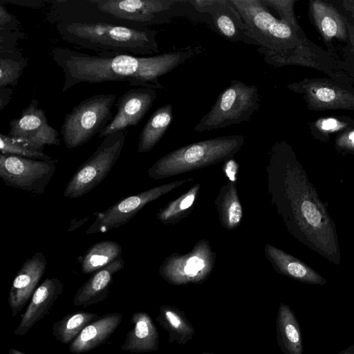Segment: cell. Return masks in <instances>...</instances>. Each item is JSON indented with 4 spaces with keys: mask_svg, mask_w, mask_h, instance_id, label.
Instances as JSON below:
<instances>
[{
    "mask_svg": "<svg viewBox=\"0 0 354 354\" xmlns=\"http://www.w3.org/2000/svg\"><path fill=\"white\" fill-rule=\"evenodd\" d=\"M214 204L221 225L227 230L238 227L243 218V208L240 202L236 180L228 179L223 185Z\"/></svg>",
    "mask_w": 354,
    "mask_h": 354,
    "instance_id": "cell-24",
    "label": "cell"
},
{
    "mask_svg": "<svg viewBox=\"0 0 354 354\" xmlns=\"http://www.w3.org/2000/svg\"><path fill=\"white\" fill-rule=\"evenodd\" d=\"M197 12L212 17L214 30L233 42L259 46L231 0H189Z\"/></svg>",
    "mask_w": 354,
    "mask_h": 354,
    "instance_id": "cell-14",
    "label": "cell"
},
{
    "mask_svg": "<svg viewBox=\"0 0 354 354\" xmlns=\"http://www.w3.org/2000/svg\"><path fill=\"white\" fill-rule=\"evenodd\" d=\"M122 319L119 313H107L88 324L69 344V351L82 353L103 344L115 332Z\"/></svg>",
    "mask_w": 354,
    "mask_h": 354,
    "instance_id": "cell-21",
    "label": "cell"
},
{
    "mask_svg": "<svg viewBox=\"0 0 354 354\" xmlns=\"http://www.w3.org/2000/svg\"><path fill=\"white\" fill-rule=\"evenodd\" d=\"M354 122V119L348 116L328 117L319 118L309 124L313 137L327 142L330 135L338 134Z\"/></svg>",
    "mask_w": 354,
    "mask_h": 354,
    "instance_id": "cell-31",
    "label": "cell"
},
{
    "mask_svg": "<svg viewBox=\"0 0 354 354\" xmlns=\"http://www.w3.org/2000/svg\"><path fill=\"white\" fill-rule=\"evenodd\" d=\"M8 354H26V353H24L17 349H15V348H10L8 351Z\"/></svg>",
    "mask_w": 354,
    "mask_h": 354,
    "instance_id": "cell-42",
    "label": "cell"
},
{
    "mask_svg": "<svg viewBox=\"0 0 354 354\" xmlns=\"http://www.w3.org/2000/svg\"><path fill=\"white\" fill-rule=\"evenodd\" d=\"M346 17V16H345ZM346 23L348 30V53L351 55L353 64L354 65V19L349 17H346ZM354 68V66H353Z\"/></svg>",
    "mask_w": 354,
    "mask_h": 354,
    "instance_id": "cell-37",
    "label": "cell"
},
{
    "mask_svg": "<svg viewBox=\"0 0 354 354\" xmlns=\"http://www.w3.org/2000/svg\"><path fill=\"white\" fill-rule=\"evenodd\" d=\"M0 150L1 154L15 155L35 160H51V158L43 151L32 149L3 133L0 134Z\"/></svg>",
    "mask_w": 354,
    "mask_h": 354,
    "instance_id": "cell-32",
    "label": "cell"
},
{
    "mask_svg": "<svg viewBox=\"0 0 354 354\" xmlns=\"http://www.w3.org/2000/svg\"><path fill=\"white\" fill-rule=\"evenodd\" d=\"M122 254V247L114 241H102L93 244L79 259L84 274H91L118 259Z\"/></svg>",
    "mask_w": 354,
    "mask_h": 354,
    "instance_id": "cell-27",
    "label": "cell"
},
{
    "mask_svg": "<svg viewBox=\"0 0 354 354\" xmlns=\"http://www.w3.org/2000/svg\"><path fill=\"white\" fill-rule=\"evenodd\" d=\"M21 31H6L0 30V50L17 49V41L23 38Z\"/></svg>",
    "mask_w": 354,
    "mask_h": 354,
    "instance_id": "cell-36",
    "label": "cell"
},
{
    "mask_svg": "<svg viewBox=\"0 0 354 354\" xmlns=\"http://www.w3.org/2000/svg\"><path fill=\"white\" fill-rule=\"evenodd\" d=\"M271 207L298 241L338 265L341 254L337 228L296 154L286 141L274 142L266 167Z\"/></svg>",
    "mask_w": 354,
    "mask_h": 354,
    "instance_id": "cell-1",
    "label": "cell"
},
{
    "mask_svg": "<svg viewBox=\"0 0 354 354\" xmlns=\"http://www.w3.org/2000/svg\"><path fill=\"white\" fill-rule=\"evenodd\" d=\"M335 148L342 154H354V122L336 135Z\"/></svg>",
    "mask_w": 354,
    "mask_h": 354,
    "instance_id": "cell-34",
    "label": "cell"
},
{
    "mask_svg": "<svg viewBox=\"0 0 354 354\" xmlns=\"http://www.w3.org/2000/svg\"><path fill=\"white\" fill-rule=\"evenodd\" d=\"M13 90L11 88L7 87L0 88V111H1L3 108L10 101L12 95Z\"/></svg>",
    "mask_w": 354,
    "mask_h": 354,
    "instance_id": "cell-38",
    "label": "cell"
},
{
    "mask_svg": "<svg viewBox=\"0 0 354 354\" xmlns=\"http://www.w3.org/2000/svg\"><path fill=\"white\" fill-rule=\"evenodd\" d=\"M64 285L57 278H46L35 290L30 301L14 331L19 336L25 335L33 326L48 314L62 294Z\"/></svg>",
    "mask_w": 354,
    "mask_h": 354,
    "instance_id": "cell-17",
    "label": "cell"
},
{
    "mask_svg": "<svg viewBox=\"0 0 354 354\" xmlns=\"http://www.w3.org/2000/svg\"><path fill=\"white\" fill-rule=\"evenodd\" d=\"M173 106L167 104L157 109L142 129L138 153L151 151L163 137L173 120Z\"/></svg>",
    "mask_w": 354,
    "mask_h": 354,
    "instance_id": "cell-26",
    "label": "cell"
},
{
    "mask_svg": "<svg viewBox=\"0 0 354 354\" xmlns=\"http://www.w3.org/2000/svg\"><path fill=\"white\" fill-rule=\"evenodd\" d=\"M156 321L168 333L169 343L177 342L185 345L196 333L184 311L176 306L167 304L160 306Z\"/></svg>",
    "mask_w": 354,
    "mask_h": 354,
    "instance_id": "cell-25",
    "label": "cell"
},
{
    "mask_svg": "<svg viewBox=\"0 0 354 354\" xmlns=\"http://www.w3.org/2000/svg\"><path fill=\"white\" fill-rule=\"evenodd\" d=\"M203 51L201 45H195L153 56L113 53L93 55L55 47L51 49L50 54L64 75V93L80 83L106 82H126L135 87L167 90L160 78Z\"/></svg>",
    "mask_w": 354,
    "mask_h": 354,
    "instance_id": "cell-2",
    "label": "cell"
},
{
    "mask_svg": "<svg viewBox=\"0 0 354 354\" xmlns=\"http://www.w3.org/2000/svg\"><path fill=\"white\" fill-rule=\"evenodd\" d=\"M202 354H214V353H203Z\"/></svg>",
    "mask_w": 354,
    "mask_h": 354,
    "instance_id": "cell-43",
    "label": "cell"
},
{
    "mask_svg": "<svg viewBox=\"0 0 354 354\" xmlns=\"http://www.w3.org/2000/svg\"><path fill=\"white\" fill-rule=\"evenodd\" d=\"M96 313L78 311L66 315L53 325V335L61 343H71L90 323L98 318Z\"/></svg>",
    "mask_w": 354,
    "mask_h": 354,
    "instance_id": "cell-29",
    "label": "cell"
},
{
    "mask_svg": "<svg viewBox=\"0 0 354 354\" xmlns=\"http://www.w3.org/2000/svg\"><path fill=\"white\" fill-rule=\"evenodd\" d=\"M308 7L311 20L325 43L335 39L348 42L346 17L334 5L323 0H311Z\"/></svg>",
    "mask_w": 354,
    "mask_h": 354,
    "instance_id": "cell-19",
    "label": "cell"
},
{
    "mask_svg": "<svg viewBox=\"0 0 354 354\" xmlns=\"http://www.w3.org/2000/svg\"><path fill=\"white\" fill-rule=\"evenodd\" d=\"M127 133L126 129L104 138L97 149L71 177L64 191V196L70 198H80L99 185L119 158Z\"/></svg>",
    "mask_w": 354,
    "mask_h": 354,
    "instance_id": "cell-8",
    "label": "cell"
},
{
    "mask_svg": "<svg viewBox=\"0 0 354 354\" xmlns=\"http://www.w3.org/2000/svg\"><path fill=\"white\" fill-rule=\"evenodd\" d=\"M62 39L100 53L151 55L159 53L158 31L104 22H63L57 26Z\"/></svg>",
    "mask_w": 354,
    "mask_h": 354,
    "instance_id": "cell-3",
    "label": "cell"
},
{
    "mask_svg": "<svg viewBox=\"0 0 354 354\" xmlns=\"http://www.w3.org/2000/svg\"><path fill=\"white\" fill-rule=\"evenodd\" d=\"M21 23L16 16L10 13L6 8L0 4V30L6 31H20Z\"/></svg>",
    "mask_w": 354,
    "mask_h": 354,
    "instance_id": "cell-35",
    "label": "cell"
},
{
    "mask_svg": "<svg viewBox=\"0 0 354 354\" xmlns=\"http://www.w3.org/2000/svg\"><path fill=\"white\" fill-rule=\"evenodd\" d=\"M216 254L205 239L197 241L187 253L174 252L167 257L159 268L160 276L174 286L201 284L212 273Z\"/></svg>",
    "mask_w": 354,
    "mask_h": 354,
    "instance_id": "cell-9",
    "label": "cell"
},
{
    "mask_svg": "<svg viewBox=\"0 0 354 354\" xmlns=\"http://www.w3.org/2000/svg\"><path fill=\"white\" fill-rule=\"evenodd\" d=\"M114 93L97 94L84 99L68 113L60 133L68 149L80 147L100 133L113 119Z\"/></svg>",
    "mask_w": 354,
    "mask_h": 354,
    "instance_id": "cell-6",
    "label": "cell"
},
{
    "mask_svg": "<svg viewBox=\"0 0 354 354\" xmlns=\"http://www.w3.org/2000/svg\"><path fill=\"white\" fill-rule=\"evenodd\" d=\"M8 136L25 146L43 151L46 145H59L57 130L51 127L45 111L39 107V100L32 99L19 118L9 122Z\"/></svg>",
    "mask_w": 354,
    "mask_h": 354,
    "instance_id": "cell-13",
    "label": "cell"
},
{
    "mask_svg": "<svg viewBox=\"0 0 354 354\" xmlns=\"http://www.w3.org/2000/svg\"><path fill=\"white\" fill-rule=\"evenodd\" d=\"M102 12L140 26L168 24L176 16H191L189 0H91Z\"/></svg>",
    "mask_w": 354,
    "mask_h": 354,
    "instance_id": "cell-7",
    "label": "cell"
},
{
    "mask_svg": "<svg viewBox=\"0 0 354 354\" xmlns=\"http://www.w3.org/2000/svg\"><path fill=\"white\" fill-rule=\"evenodd\" d=\"M242 135L212 138L185 145L160 158L147 170L153 180H161L232 159L242 148Z\"/></svg>",
    "mask_w": 354,
    "mask_h": 354,
    "instance_id": "cell-4",
    "label": "cell"
},
{
    "mask_svg": "<svg viewBox=\"0 0 354 354\" xmlns=\"http://www.w3.org/2000/svg\"><path fill=\"white\" fill-rule=\"evenodd\" d=\"M130 323L131 329L127 332L122 351L131 353H149L157 351L159 336L157 328L151 316L146 312L133 313Z\"/></svg>",
    "mask_w": 354,
    "mask_h": 354,
    "instance_id": "cell-22",
    "label": "cell"
},
{
    "mask_svg": "<svg viewBox=\"0 0 354 354\" xmlns=\"http://www.w3.org/2000/svg\"><path fill=\"white\" fill-rule=\"evenodd\" d=\"M277 342L283 354H303L301 331L295 313L281 302L276 320Z\"/></svg>",
    "mask_w": 354,
    "mask_h": 354,
    "instance_id": "cell-23",
    "label": "cell"
},
{
    "mask_svg": "<svg viewBox=\"0 0 354 354\" xmlns=\"http://www.w3.org/2000/svg\"><path fill=\"white\" fill-rule=\"evenodd\" d=\"M268 6L276 10L281 20L296 31H303L295 14V0H262Z\"/></svg>",
    "mask_w": 354,
    "mask_h": 354,
    "instance_id": "cell-33",
    "label": "cell"
},
{
    "mask_svg": "<svg viewBox=\"0 0 354 354\" xmlns=\"http://www.w3.org/2000/svg\"><path fill=\"white\" fill-rule=\"evenodd\" d=\"M343 8L349 13V17L354 19V0H347L342 2Z\"/></svg>",
    "mask_w": 354,
    "mask_h": 354,
    "instance_id": "cell-40",
    "label": "cell"
},
{
    "mask_svg": "<svg viewBox=\"0 0 354 354\" xmlns=\"http://www.w3.org/2000/svg\"><path fill=\"white\" fill-rule=\"evenodd\" d=\"M46 266L44 254L37 252L21 266L12 281L8 296L12 317L16 316L31 299L46 271Z\"/></svg>",
    "mask_w": 354,
    "mask_h": 354,
    "instance_id": "cell-16",
    "label": "cell"
},
{
    "mask_svg": "<svg viewBox=\"0 0 354 354\" xmlns=\"http://www.w3.org/2000/svg\"><path fill=\"white\" fill-rule=\"evenodd\" d=\"M124 266L122 256L109 266L93 272L76 292L73 298L75 306L86 307L104 300L113 276Z\"/></svg>",
    "mask_w": 354,
    "mask_h": 354,
    "instance_id": "cell-20",
    "label": "cell"
},
{
    "mask_svg": "<svg viewBox=\"0 0 354 354\" xmlns=\"http://www.w3.org/2000/svg\"><path fill=\"white\" fill-rule=\"evenodd\" d=\"M192 181L193 178L190 177L156 186L120 200L105 211L94 212L93 216L95 218L86 231V234L104 233L124 225L149 203Z\"/></svg>",
    "mask_w": 354,
    "mask_h": 354,
    "instance_id": "cell-11",
    "label": "cell"
},
{
    "mask_svg": "<svg viewBox=\"0 0 354 354\" xmlns=\"http://www.w3.org/2000/svg\"><path fill=\"white\" fill-rule=\"evenodd\" d=\"M201 183L194 185L187 192L160 209L156 218L163 225H176L189 214L198 198Z\"/></svg>",
    "mask_w": 354,
    "mask_h": 354,
    "instance_id": "cell-28",
    "label": "cell"
},
{
    "mask_svg": "<svg viewBox=\"0 0 354 354\" xmlns=\"http://www.w3.org/2000/svg\"><path fill=\"white\" fill-rule=\"evenodd\" d=\"M157 98L155 89L146 87L131 88L117 100V113L109 124L99 133L100 138L115 132L136 127Z\"/></svg>",
    "mask_w": 354,
    "mask_h": 354,
    "instance_id": "cell-15",
    "label": "cell"
},
{
    "mask_svg": "<svg viewBox=\"0 0 354 354\" xmlns=\"http://www.w3.org/2000/svg\"><path fill=\"white\" fill-rule=\"evenodd\" d=\"M88 220V217H84L82 218H75L71 221L69 227L68 228V232H72L80 227L82 225H84Z\"/></svg>",
    "mask_w": 354,
    "mask_h": 354,
    "instance_id": "cell-39",
    "label": "cell"
},
{
    "mask_svg": "<svg viewBox=\"0 0 354 354\" xmlns=\"http://www.w3.org/2000/svg\"><path fill=\"white\" fill-rule=\"evenodd\" d=\"M266 259L278 273L300 283L325 285L326 279L305 262L270 243L264 248Z\"/></svg>",
    "mask_w": 354,
    "mask_h": 354,
    "instance_id": "cell-18",
    "label": "cell"
},
{
    "mask_svg": "<svg viewBox=\"0 0 354 354\" xmlns=\"http://www.w3.org/2000/svg\"><path fill=\"white\" fill-rule=\"evenodd\" d=\"M28 65V59L18 49L0 50V88L15 86Z\"/></svg>",
    "mask_w": 354,
    "mask_h": 354,
    "instance_id": "cell-30",
    "label": "cell"
},
{
    "mask_svg": "<svg viewBox=\"0 0 354 354\" xmlns=\"http://www.w3.org/2000/svg\"><path fill=\"white\" fill-rule=\"evenodd\" d=\"M260 96L257 86L232 80L221 92L210 110L194 127L198 133L225 128L249 121L259 108Z\"/></svg>",
    "mask_w": 354,
    "mask_h": 354,
    "instance_id": "cell-5",
    "label": "cell"
},
{
    "mask_svg": "<svg viewBox=\"0 0 354 354\" xmlns=\"http://www.w3.org/2000/svg\"><path fill=\"white\" fill-rule=\"evenodd\" d=\"M335 354H354V344Z\"/></svg>",
    "mask_w": 354,
    "mask_h": 354,
    "instance_id": "cell-41",
    "label": "cell"
},
{
    "mask_svg": "<svg viewBox=\"0 0 354 354\" xmlns=\"http://www.w3.org/2000/svg\"><path fill=\"white\" fill-rule=\"evenodd\" d=\"M287 88L301 95L309 110L354 111V88L330 78H306Z\"/></svg>",
    "mask_w": 354,
    "mask_h": 354,
    "instance_id": "cell-12",
    "label": "cell"
},
{
    "mask_svg": "<svg viewBox=\"0 0 354 354\" xmlns=\"http://www.w3.org/2000/svg\"><path fill=\"white\" fill-rule=\"evenodd\" d=\"M57 162L1 154L0 178L7 186L42 194L56 171Z\"/></svg>",
    "mask_w": 354,
    "mask_h": 354,
    "instance_id": "cell-10",
    "label": "cell"
}]
</instances>
